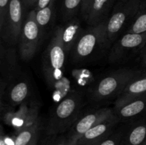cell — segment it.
<instances>
[{
    "label": "cell",
    "instance_id": "6da1fadb",
    "mask_svg": "<svg viewBox=\"0 0 146 145\" xmlns=\"http://www.w3.org/2000/svg\"><path fill=\"white\" fill-rule=\"evenodd\" d=\"M81 95L74 92L67 95L56 106L49 118L46 134L47 136L59 135L72 127L78 119L81 108Z\"/></svg>",
    "mask_w": 146,
    "mask_h": 145
},
{
    "label": "cell",
    "instance_id": "7a4b0ae2",
    "mask_svg": "<svg viewBox=\"0 0 146 145\" xmlns=\"http://www.w3.org/2000/svg\"><path fill=\"white\" fill-rule=\"evenodd\" d=\"M142 0H116L106 24V47L120 37L138 12Z\"/></svg>",
    "mask_w": 146,
    "mask_h": 145
},
{
    "label": "cell",
    "instance_id": "3957f363",
    "mask_svg": "<svg viewBox=\"0 0 146 145\" xmlns=\"http://www.w3.org/2000/svg\"><path fill=\"white\" fill-rule=\"evenodd\" d=\"M66 53L61 40V26L54 31L53 36L43 55V71L47 82L54 86L64 76Z\"/></svg>",
    "mask_w": 146,
    "mask_h": 145
},
{
    "label": "cell",
    "instance_id": "277c9868",
    "mask_svg": "<svg viewBox=\"0 0 146 145\" xmlns=\"http://www.w3.org/2000/svg\"><path fill=\"white\" fill-rule=\"evenodd\" d=\"M141 75V71L133 69H121L111 72L95 85L91 98L98 102L118 97L131 80Z\"/></svg>",
    "mask_w": 146,
    "mask_h": 145
},
{
    "label": "cell",
    "instance_id": "5b68a950",
    "mask_svg": "<svg viewBox=\"0 0 146 145\" xmlns=\"http://www.w3.org/2000/svg\"><path fill=\"white\" fill-rule=\"evenodd\" d=\"M41 35L42 32L36 19L35 9L31 10L26 16L19 40L21 60L28 61L34 56L39 46Z\"/></svg>",
    "mask_w": 146,
    "mask_h": 145
},
{
    "label": "cell",
    "instance_id": "8992f818",
    "mask_svg": "<svg viewBox=\"0 0 146 145\" xmlns=\"http://www.w3.org/2000/svg\"><path fill=\"white\" fill-rule=\"evenodd\" d=\"M106 21L87 28L82 32L81 36L71 50L73 58L80 61L89 56L98 45L105 46V28Z\"/></svg>",
    "mask_w": 146,
    "mask_h": 145
},
{
    "label": "cell",
    "instance_id": "52a82bcc",
    "mask_svg": "<svg viewBox=\"0 0 146 145\" xmlns=\"http://www.w3.org/2000/svg\"><path fill=\"white\" fill-rule=\"evenodd\" d=\"M146 44V33H125L118 38L111 48L108 61L112 63L125 61L140 53Z\"/></svg>",
    "mask_w": 146,
    "mask_h": 145
},
{
    "label": "cell",
    "instance_id": "ba28073f",
    "mask_svg": "<svg viewBox=\"0 0 146 145\" xmlns=\"http://www.w3.org/2000/svg\"><path fill=\"white\" fill-rule=\"evenodd\" d=\"M27 8L26 0H10L5 25L0 31L1 38L7 44L15 45L19 43L26 18L24 11Z\"/></svg>",
    "mask_w": 146,
    "mask_h": 145
},
{
    "label": "cell",
    "instance_id": "9c48e42d",
    "mask_svg": "<svg viewBox=\"0 0 146 145\" xmlns=\"http://www.w3.org/2000/svg\"><path fill=\"white\" fill-rule=\"evenodd\" d=\"M114 115L112 109L104 107L93 111L78 118L70 128L67 135L70 145H76L80 138L86 132Z\"/></svg>",
    "mask_w": 146,
    "mask_h": 145
},
{
    "label": "cell",
    "instance_id": "30bf717a",
    "mask_svg": "<svg viewBox=\"0 0 146 145\" xmlns=\"http://www.w3.org/2000/svg\"><path fill=\"white\" fill-rule=\"evenodd\" d=\"M120 122L115 115L86 132L79 139L76 145H96L113 132L114 127Z\"/></svg>",
    "mask_w": 146,
    "mask_h": 145
},
{
    "label": "cell",
    "instance_id": "8fae6325",
    "mask_svg": "<svg viewBox=\"0 0 146 145\" xmlns=\"http://www.w3.org/2000/svg\"><path fill=\"white\" fill-rule=\"evenodd\" d=\"M115 1L116 0H93L83 18L91 26L107 21Z\"/></svg>",
    "mask_w": 146,
    "mask_h": 145
},
{
    "label": "cell",
    "instance_id": "7c38bea8",
    "mask_svg": "<svg viewBox=\"0 0 146 145\" xmlns=\"http://www.w3.org/2000/svg\"><path fill=\"white\" fill-rule=\"evenodd\" d=\"M146 109V95L114 106V114L120 121L133 119Z\"/></svg>",
    "mask_w": 146,
    "mask_h": 145
},
{
    "label": "cell",
    "instance_id": "4fadbf2b",
    "mask_svg": "<svg viewBox=\"0 0 146 145\" xmlns=\"http://www.w3.org/2000/svg\"><path fill=\"white\" fill-rule=\"evenodd\" d=\"M83 31L81 21L76 16L66 22L65 26L61 27V40L66 53L71 51Z\"/></svg>",
    "mask_w": 146,
    "mask_h": 145
},
{
    "label": "cell",
    "instance_id": "5bb4252c",
    "mask_svg": "<svg viewBox=\"0 0 146 145\" xmlns=\"http://www.w3.org/2000/svg\"><path fill=\"white\" fill-rule=\"evenodd\" d=\"M146 95V72L134 78L117 97L115 105L125 102L133 98Z\"/></svg>",
    "mask_w": 146,
    "mask_h": 145
},
{
    "label": "cell",
    "instance_id": "9a60e30c",
    "mask_svg": "<svg viewBox=\"0 0 146 145\" xmlns=\"http://www.w3.org/2000/svg\"><path fill=\"white\" fill-rule=\"evenodd\" d=\"M17 58L16 51L12 48L1 47V72L2 80L7 83L11 82V79L17 75Z\"/></svg>",
    "mask_w": 146,
    "mask_h": 145
},
{
    "label": "cell",
    "instance_id": "2e32d148",
    "mask_svg": "<svg viewBox=\"0 0 146 145\" xmlns=\"http://www.w3.org/2000/svg\"><path fill=\"white\" fill-rule=\"evenodd\" d=\"M146 142V120L133 124L123 132L120 145H143Z\"/></svg>",
    "mask_w": 146,
    "mask_h": 145
},
{
    "label": "cell",
    "instance_id": "e0dca14e",
    "mask_svg": "<svg viewBox=\"0 0 146 145\" xmlns=\"http://www.w3.org/2000/svg\"><path fill=\"white\" fill-rule=\"evenodd\" d=\"M29 85L24 80L16 81L9 89L8 98L10 103L14 106L25 102L29 95Z\"/></svg>",
    "mask_w": 146,
    "mask_h": 145
},
{
    "label": "cell",
    "instance_id": "ac0fdd59",
    "mask_svg": "<svg viewBox=\"0 0 146 145\" xmlns=\"http://www.w3.org/2000/svg\"><path fill=\"white\" fill-rule=\"evenodd\" d=\"M125 33H146V0H142L138 12L131 21Z\"/></svg>",
    "mask_w": 146,
    "mask_h": 145
},
{
    "label": "cell",
    "instance_id": "d6986e66",
    "mask_svg": "<svg viewBox=\"0 0 146 145\" xmlns=\"http://www.w3.org/2000/svg\"><path fill=\"white\" fill-rule=\"evenodd\" d=\"M41 129V119H38L32 126L27 127L16 134L14 145H27L36 136L40 134Z\"/></svg>",
    "mask_w": 146,
    "mask_h": 145
},
{
    "label": "cell",
    "instance_id": "ffe728a7",
    "mask_svg": "<svg viewBox=\"0 0 146 145\" xmlns=\"http://www.w3.org/2000/svg\"><path fill=\"white\" fill-rule=\"evenodd\" d=\"M56 0H52L49 4L45 8L36 11V19L37 24L39 26L42 34L46 28L49 26L52 22L55 11V3Z\"/></svg>",
    "mask_w": 146,
    "mask_h": 145
},
{
    "label": "cell",
    "instance_id": "44dd1931",
    "mask_svg": "<svg viewBox=\"0 0 146 145\" xmlns=\"http://www.w3.org/2000/svg\"><path fill=\"white\" fill-rule=\"evenodd\" d=\"M83 0H63L61 7V16L64 22H67L76 16L81 11Z\"/></svg>",
    "mask_w": 146,
    "mask_h": 145
},
{
    "label": "cell",
    "instance_id": "7402d4cb",
    "mask_svg": "<svg viewBox=\"0 0 146 145\" xmlns=\"http://www.w3.org/2000/svg\"><path fill=\"white\" fill-rule=\"evenodd\" d=\"M29 108V105H27V102H24V103L21 104L18 110L16 111L15 113H14L11 126L15 129L16 134L18 133L21 129L23 124L25 121Z\"/></svg>",
    "mask_w": 146,
    "mask_h": 145
},
{
    "label": "cell",
    "instance_id": "603a6c76",
    "mask_svg": "<svg viewBox=\"0 0 146 145\" xmlns=\"http://www.w3.org/2000/svg\"><path fill=\"white\" fill-rule=\"evenodd\" d=\"M39 109L40 107L38 104L36 103V102H32V103L30 104L25 121H24L22 127H21V129L20 131L32 126L33 125H34L40 119L39 116H38V115H39Z\"/></svg>",
    "mask_w": 146,
    "mask_h": 145
},
{
    "label": "cell",
    "instance_id": "cb8c5ba5",
    "mask_svg": "<svg viewBox=\"0 0 146 145\" xmlns=\"http://www.w3.org/2000/svg\"><path fill=\"white\" fill-rule=\"evenodd\" d=\"M43 145H70L68 138L58 135L47 136L44 140Z\"/></svg>",
    "mask_w": 146,
    "mask_h": 145
},
{
    "label": "cell",
    "instance_id": "d4e9b609",
    "mask_svg": "<svg viewBox=\"0 0 146 145\" xmlns=\"http://www.w3.org/2000/svg\"><path fill=\"white\" fill-rule=\"evenodd\" d=\"M123 132H116L111 133L109 136L101 140L96 145H120Z\"/></svg>",
    "mask_w": 146,
    "mask_h": 145
},
{
    "label": "cell",
    "instance_id": "484cf974",
    "mask_svg": "<svg viewBox=\"0 0 146 145\" xmlns=\"http://www.w3.org/2000/svg\"><path fill=\"white\" fill-rule=\"evenodd\" d=\"M10 0H0V31H1L5 25L8 14Z\"/></svg>",
    "mask_w": 146,
    "mask_h": 145
},
{
    "label": "cell",
    "instance_id": "4316f807",
    "mask_svg": "<svg viewBox=\"0 0 146 145\" xmlns=\"http://www.w3.org/2000/svg\"><path fill=\"white\" fill-rule=\"evenodd\" d=\"M14 139L15 135L10 137L8 135L6 134L4 132L3 127L1 126V131H0V145H14Z\"/></svg>",
    "mask_w": 146,
    "mask_h": 145
},
{
    "label": "cell",
    "instance_id": "83f0119b",
    "mask_svg": "<svg viewBox=\"0 0 146 145\" xmlns=\"http://www.w3.org/2000/svg\"><path fill=\"white\" fill-rule=\"evenodd\" d=\"M138 61L143 67L146 68V44L138 53Z\"/></svg>",
    "mask_w": 146,
    "mask_h": 145
},
{
    "label": "cell",
    "instance_id": "f1b7e54d",
    "mask_svg": "<svg viewBox=\"0 0 146 145\" xmlns=\"http://www.w3.org/2000/svg\"><path fill=\"white\" fill-rule=\"evenodd\" d=\"M93 0H83L82 1V6H81V14L82 17L85 16L86 14L87 11H88V8L90 7V5L92 3Z\"/></svg>",
    "mask_w": 146,
    "mask_h": 145
},
{
    "label": "cell",
    "instance_id": "f546056e",
    "mask_svg": "<svg viewBox=\"0 0 146 145\" xmlns=\"http://www.w3.org/2000/svg\"><path fill=\"white\" fill-rule=\"evenodd\" d=\"M51 1L52 0H38L34 9L36 11H38V10L41 9L45 8L46 7H47L51 3Z\"/></svg>",
    "mask_w": 146,
    "mask_h": 145
},
{
    "label": "cell",
    "instance_id": "4dcf8cb0",
    "mask_svg": "<svg viewBox=\"0 0 146 145\" xmlns=\"http://www.w3.org/2000/svg\"><path fill=\"white\" fill-rule=\"evenodd\" d=\"M37 1H38V0H26V4H27V8L34 7V6L36 7Z\"/></svg>",
    "mask_w": 146,
    "mask_h": 145
},
{
    "label": "cell",
    "instance_id": "1f68e13d",
    "mask_svg": "<svg viewBox=\"0 0 146 145\" xmlns=\"http://www.w3.org/2000/svg\"><path fill=\"white\" fill-rule=\"evenodd\" d=\"M38 138H39V135H38L37 136H36L32 141H31L30 143H29L27 145H37L38 144Z\"/></svg>",
    "mask_w": 146,
    "mask_h": 145
},
{
    "label": "cell",
    "instance_id": "d6a6232c",
    "mask_svg": "<svg viewBox=\"0 0 146 145\" xmlns=\"http://www.w3.org/2000/svg\"><path fill=\"white\" fill-rule=\"evenodd\" d=\"M143 145H146V142H145V144H144Z\"/></svg>",
    "mask_w": 146,
    "mask_h": 145
},
{
    "label": "cell",
    "instance_id": "836d02e7",
    "mask_svg": "<svg viewBox=\"0 0 146 145\" xmlns=\"http://www.w3.org/2000/svg\"><path fill=\"white\" fill-rule=\"evenodd\" d=\"M145 71H146V68H145Z\"/></svg>",
    "mask_w": 146,
    "mask_h": 145
}]
</instances>
